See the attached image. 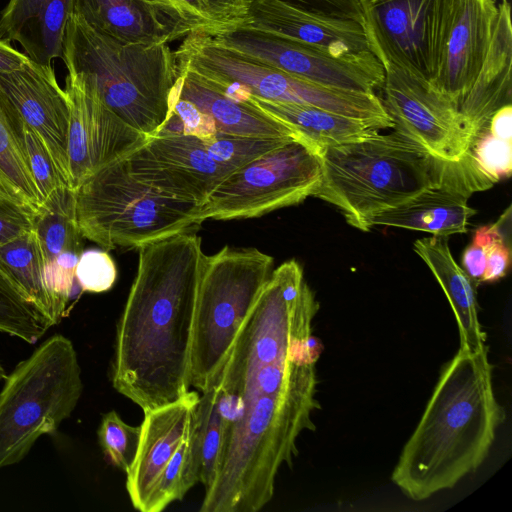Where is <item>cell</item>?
Wrapping results in <instances>:
<instances>
[{
  "instance_id": "6da1fadb",
  "label": "cell",
  "mask_w": 512,
  "mask_h": 512,
  "mask_svg": "<svg viewBox=\"0 0 512 512\" xmlns=\"http://www.w3.org/2000/svg\"><path fill=\"white\" fill-rule=\"evenodd\" d=\"M120 317L111 381L143 412L190 391V347L205 254L184 232L145 244Z\"/></svg>"
},
{
  "instance_id": "7a4b0ae2",
  "label": "cell",
  "mask_w": 512,
  "mask_h": 512,
  "mask_svg": "<svg viewBox=\"0 0 512 512\" xmlns=\"http://www.w3.org/2000/svg\"><path fill=\"white\" fill-rule=\"evenodd\" d=\"M488 347L459 348L441 369L426 408L405 443L391 480L411 500L453 488L489 454L506 419L492 383Z\"/></svg>"
},
{
  "instance_id": "3957f363",
  "label": "cell",
  "mask_w": 512,
  "mask_h": 512,
  "mask_svg": "<svg viewBox=\"0 0 512 512\" xmlns=\"http://www.w3.org/2000/svg\"><path fill=\"white\" fill-rule=\"evenodd\" d=\"M322 175L314 197L334 205L346 222L370 230L369 219L433 185H449L469 196L491 188L471 156L437 158L393 132L375 133L320 152Z\"/></svg>"
},
{
  "instance_id": "277c9868",
  "label": "cell",
  "mask_w": 512,
  "mask_h": 512,
  "mask_svg": "<svg viewBox=\"0 0 512 512\" xmlns=\"http://www.w3.org/2000/svg\"><path fill=\"white\" fill-rule=\"evenodd\" d=\"M241 409L226 429L212 483L205 489L201 512H256L273 497L283 464L297 456L296 441L315 430L316 393L239 397Z\"/></svg>"
},
{
  "instance_id": "5b68a950",
  "label": "cell",
  "mask_w": 512,
  "mask_h": 512,
  "mask_svg": "<svg viewBox=\"0 0 512 512\" xmlns=\"http://www.w3.org/2000/svg\"><path fill=\"white\" fill-rule=\"evenodd\" d=\"M62 59L69 75L86 82L113 112L147 137L167 119L181 74L176 51L168 44L122 41L73 14Z\"/></svg>"
},
{
  "instance_id": "8992f818",
  "label": "cell",
  "mask_w": 512,
  "mask_h": 512,
  "mask_svg": "<svg viewBox=\"0 0 512 512\" xmlns=\"http://www.w3.org/2000/svg\"><path fill=\"white\" fill-rule=\"evenodd\" d=\"M318 309L300 264L282 263L241 324L215 385L232 394L261 366L286 361L315 364L320 344L312 336V321Z\"/></svg>"
},
{
  "instance_id": "52a82bcc",
  "label": "cell",
  "mask_w": 512,
  "mask_h": 512,
  "mask_svg": "<svg viewBox=\"0 0 512 512\" xmlns=\"http://www.w3.org/2000/svg\"><path fill=\"white\" fill-rule=\"evenodd\" d=\"M82 236L105 250L139 248L201 225L200 206L168 197L135 179L122 159L86 178L75 190Z\"/></svg>"
},
{
  "instance_id": "ba28073f",
  "label": "cell",
  "mask_w": 512,
  "mask_h": 512,
  "mask_svg": "<svg viewBox=\"0 0 512 512\" xmlns=\"http://www.w3.org/2000/svg\"><path fill=\"white\" fill-rule=\"evenodd\" d=\"M83 391L72 341L46 339L6 376L0 391V469L19 463L43 435H54Z\"/></svg>"
},
{
  "instance_id": "9c48e42d",
  "label": "cell",
  "mask_w": 512,
  "mask_h": 512,
  "mask_svg": "<svg viewBox=\"0 0 512 512\" xmlns=\"http://www.w3.org/2000/svg\"><path fill=\"white\" fill-rule=\"evenodd\" d=\"M272 268L273 258L253 247L224 246L205 256L191 337V386L203 392L216 384L236 334Z\"/></svg>"
},
{
  "instance_id": "30bf717a",
  "label": "cell",
  "mask_w": 512,
  "mask_h": 512,
  "mask_svg": "<svg viewBox=\"0 0 512 512\" xmlns=\"http://www.w3.org/2000/svg\"><path fill=\"white\" fill-rule=\"evenodd\" d=\"M176 51L180 67L219 86L228 95L315 106L376 124L384 109L375 93H364L312 83L224 47L210 36L192 34Z\"/></svg>"
},
{
  "instance_id": "8fae6325",
  "label": "cell",
  "mask_w": 512,
  "mask_h": 512,
  "mask_svg": "<svg viewBox=\"0 0 512 512\" xmlns=\"http://www.w3.org/2000/svg\"><path fill=\"white\" fill-rule=\"evenodd\" d=\"M291 139L240 138L222 133L148 137L122 160L138 181L168 197L201 206L234 170Z\"/></svg>"
},
{
  "instance_id": "7c38bea8",
  "label": "cell",
  "mask_w": 512,
  "mask_h": 512,
  "mask_svg": "<svg viewBox=\"0 0 512 512\" xmlns=\"http://www.w3.org/2000/svg\"><path fill=\"white\" fill-rule=\"evenodd\" d=\"M320 152L303 139L286 141L230 173L200 206L202 222L263 216L315 195Z\"/></svg>"
},
{
  "instance_id": "4fadbf2b",
  "label": "cell",
  "mask_w": 512,
  "mask_h": 512,
  "mask_svg": "<svg viewBox=\"0 0 512 512\" xmlns=\"http://www.w3.org/2000/svg\"><path fill=\"white\" fill-rule=\"evenodd\" d=\"M371 52L431 83L455 0H359Z\"/></svg>"
},
{
  "instance_id": "5bb4252c",
  "label": "cell",
  "mask_w": 512,
  "mask_h": 512,
  "mask_svg": "<svg viewBox=\"0 0 512 512\" xmlns=\"http://www.w3.org/2000/svg\"><path fill=\"white\" fill-rule=\"evenodd\" d=\"M212 38L224 47L319 85L375 93L384 82L383 65L374 54L339 59L315 46L245 26Z\"/></svg>"
},
{
  "instance_id": "9a60e30c",
  "label": "cell",
  "mask_w": 512,
  "mask_h": 512,
  "mask_svg": "<svg viewBox=\"0 0 512 512\" xmlns=\"http://www.w3.org/2000/svg\"><path fill=\"white\" fill-rule=\"evenodd\" d=\"M382 65L385 77L381 102L394 132L437 158L460 160L472 137L453 104L429 82L393 64Z\"/></svg>"
},
{
  "instance_id": "2e32d148",
  "label": "cell",
  "mask_w": 512,
  "mask_h": 512,
  "mask_svg": "<svg viewBox=\"0 0 512 512\" xmlns=\"http://www.w3.org/2000/svg\"><path fill=\"white\" fill-rule=\"evenodd\" d=\"M70 105L68 166L75 190L102 167L122 159L147 140L113 112L82 79L67 75Z\"/></svg>"
},
{
  "instance_id": "e0dca14e",
  "label": "cell",
  "mask_w": 512,
  "mask_h": 512,
  "mask_svg": "<svg viewBox=\"0 0 512 512\" xmlns=\"http://www.w3.org/2000/svg\"><path fill=\"white\" fill-rule=\"evenodd\" d=\"M0 89L22 120L42 138L64 182L70 187V105L66 91L57 82L53 67L29 60L20 69L0 72Z\"/></svg>"
},
{
  "instance_id": "ac0fdd59",
  "label": "cell",
  "mask_w": 512,
  "mask_h": 512,
  "mask_svg": "<svg viewBox=\"0 0 512 512\" xmlns=\"http://www.w3.org/2000/svg\"><path fill=\"white\" fill-rule=\"evenodd\" d=\"M498 9L496 0H455L437 74L430 84L457 111L484 63Z\"/></svg>"
},
{
  "instance_id": "d6986e66",
  "label": "cell",
  "mask_w": 512,
  "mask_h": 512,
  "mask_svg": "<svg viewBox=\"0 0 512 512\" xmlns=\"http://www.w3.org/2000/svg\"><path fill=\"white\" fill-rule=\"evenodd\" d=\"M243 26L315 46L339 59L373 54L361 24L318 16L277 0H249Z\"/></svg>"
},
{
  "instance_id": "ffe728a7",
  "label": "cell",
  "mask_w": 512,
  "mask_h": 512,
  "mask_svg": "<svg viewBox=\"0 0 512 512\" xmlns=\"http://www.w3.org/2000/svg\"><path fill=\"white\" fill-rule=\"evenodd\" d=\"M199 398L198 392L189 391L144 411L136 456L126 473V489L135 509L144 512L158 476L189 431Z\"/></svg>"
},
{
  "instance_id": "44dd1931",
  "label": "cell",
  "mask_w": 512,
  "mask_h": 512,
  "mask_svg": "<svg viewBox=\"0 0 512 512\" xmlns=\"http://www.w3.org/2000/svg\"><path fill=\"white\" fill-rule=\"evenodd\" d=\"M179 68L181 74L175 94L192 102L211 117L218 133L252 139H303L291 127L264 112L249 99L231 97L208 79L186 68Z\"/></svg>"
},
{
  "instance_id": "7402d4cb",
  "label": "cell",
  "mask_w": 512,
  "mask_h": 512,
  "mask_svg": "<svg viewBox=\"0 0 512 512\" xmlns=\"http://www.w3.org/2000/svg\"><path fill=\"white\" fill-rule=\"evenodd\" d=\"M498 15L490 46L470 91L458 113L472 139L488 125L492 115L512 100V24L508 0L498 3Z\"/></svg>"
},
{
  "instance_id": "603a6c76",
  "label": "cell",
  "mask_w": 512,
  "mask_h": 512,
  "mask_svg": "<svg viewBox=\"0 0 512 512\" xmlns=\"http://www.w3.org/2000/svg\"><path fill=\"white\" fill-rule=\"evenodd\" d=\"M73 0H9L0 16V39L18 42L33 62L52 67L63 57Z\"/></svg>"
},
{
  "instance_id": "cb8c5ba5",
  "label": "cell",
  "mask_w": 512,
  "mask_h": 512,
  "mask_svg": "<svg viewBox=\"0 0 512 512\" xmlns=\"http://www.w3.org/2000/svg\"><path fill=\"white\" fill-rule=\"evenodd\" d=\"M469 195L449 185L429 186L401 203L369 219L373 226L396 227L448 237L465 233L476 210L468 206Z\"/></svg>"
},
{
  "instance_id": "d4e9b609",
  "label": "cell",
  "mask_w": 512,
  "mask_h": 512,
  "mask_svg": "<svg viewBox=\"0 0 512 512\" xmlns=\"http://www.w3.org/2000/svg\"><path fill=\"white\" fill-rule=\"evenodd\" d=\"M416 254L425 262L443 289L457 321L460 348L479 351L486 346V333L477 314L473 283L454 260L447 237H425L413 244Z\"/></svg>"
},
{
  "instance_id": "484cf974",
  "label": "cell",
  "mask_w": 512,
  "mask_h": 512,
  "mask_svg": "<svg viewBox=\"0 0 512 512\" xmlns=\"http://www.w3.org/2000/svg\"><path fill=\"white\" fill-rule=\"evenodd\" d=\"M73 14L95 30L122 41L157 45L176 40L148 0H73Z\"/></svg>"
},
{
  "instance_id": "4316f807",
  "label": "cell",
  "mask_w": 512,
  "mask_h": 512,
  "mask_svg": "<svg viewBox=\"0 0 512 512\" xmlns=\"http://www.w3.org/2000/svg\"><path fill=\"white\" fill-rule=\"evenodd\" d=\"M249 100L291 127L319 152L325 148L362 140L379 132L365 121L315 106L273 102L253 96Z\"/></svg>"
},
{
  "instance_id": "83f0119b",
  "label": "cell",
  "mask_w": 512,
  "mask_h": 512,
  "mask_svg": "<svg viewBox=\"0 0 512 512\" xmlns=\"http://www.w3.org/2000/svg\"><path fill=\"white\" fill-rule=\"evenodd\" d=\"M173 31L215 37L248 21L249 0H148Z\"/></svg>"
},
{
  "instance_id": "f1b7e54d",
  "label": "cell",
  "mask_w": 512,
  "mask_h": 512,
  "mask_svg": "<svg viewBox=\"0 0 512 512\" xmlns=\"http://www.w3.org/2000/svg\"><path fill=\"white\" fill-rule=\"evenodd\" d=\"M0 191L37 211L40 197L22 135V118L0 89Z\"/></svg>"
},
{
  "instance_id": "f546056e",
  "label": "cell",
  "mask_w": 512,
  "mask_h": 512,
  "mask_svg": "<svg viewBox=\"0 0 512 512\" xmlns=\"http://www.w3.org/2000/svg\"><path fill=\"white\" fill-rule=\"evenodd\" d=\"M0 271L50 320L58 324L44 284V259L33 230L0 244Z\"/></svg>"
},
{
  "instance_id": "4dcf8cb0",
  "label": "cell",
  "mask_w": 512,
  "mask_h": 512,
  "mask_svg": "<svg viewBox=\"0 0 512 512\" xmlns=\"http://www.w3.org/2000/svg\"><path fill=\"white\" fill-rule=\"evenodd\" d=\"M32 230L44 265L63 252L81 254L84 237L76 220L74 190L61 187L51 193L34 213Z\"/></svg>"
},
{
  "instance_id": "1f68e13d",
  "label": "cell",
  "mask_w": 512,
  "mask_h": 512,
  "mask_svg": "<svg viewBox=\"0 0 512 512\" xmlns=\"http://www.w3.org/2000/svg\"><path fill=\"white\" fill-rule=\"evenodd\" d=\"M195 437L194 414L188 433L158 476L144 512L163 511L199 482Z\"/></svg>"
},
{
  "instance_id": "d6a6232c",
  "label": "cell",
  "mask_w": 512,
  "mask_h": 512,
  "mask_svg": "<svg viewBox=\"0 0 512 512\" xmlns=\"http://www.w3.org/2000/svg\"><path fill=\"white\" fill-rule=\"evenodd\" d=\"M229 424L219 407L216 386L203 391L195 410V443L199 482L205 489L215 477Z\"/></svg>"
},
{
  "instance_id": "836d02e7",
  "label": "cell",
  "mask_w": 512,
  "mask_h": 512,
  "mask_svg": "<svg viewBox=\"0 0 512 512\" xmlns=\"http://www.w3.org/2000/svg\"><path fill=\"white\" fill-rule=\"evenodd\" d=\"M52 326L42 311L0 271V331L35 344Z\"/></svg>"
},
{
  "instance_id": "e575fe53",
  "label": "cell",
  "mask_w": 512,
  "mask_h": 512,
  "mask_svg": "<svg viewBox=\"0 0 512 512\" xmlns=\"http://www.w3.org/2000/svg\"><path fill=\"white\" fill-rule=\"evenodd\" d=\"M140 426H132L112 410L102 416L98 441L110 464L127 473L136 456Z\"/></svg>"
},
{
  "instance_id": "d590c367",
  "label": "cell",
  "mask_w": 512,
  "mask_h": 512,
  "mask_svg": "<svg viewBox=\"0 0 512 512\" xmlns=\"http://www.w3.org/2000/svg\"><path fill=\"white\" fill-rule=\"evenodd\" d=\"M480 171L494 184L511 175L512 141L499 139L481 128L467 150Z\"/></svg>"
},
{
  "instance_id": "8d00e7d4",
  "label": "cell",
  "mask_w": 512,
  "mask_h": 512,
  "mask_svg": "<svg viewBox=\"0 0 512 512\" xmlns=\"http://www.w3.org/2000/svg\"><path fill=\"white\" fill-rule=\"evenodd\" d=\"M22 135L27 160L39 193L41 204L55 190L68 186L64 182L42 138L23 120Z\"/></svg>"
},
{
  "instance_id": "74e56055",
  "label": "cell",
  "mask_w": 512,
  "mask_h": 512,
  "mask_svg": "<svg viewBox=\"0 0 512 512\" xmlns=\"http://www.w3.org/2000/svg\"><path fill=\"white\" fill-rule=\"evenodd\" d=\"M217 133L218 131L211 117L202 112L192 102L178 97L174 91L169 115L152 137L178 135L209 137Z\"/></svg>"
},
{
  "instance_id": "f35d334b",
  "label": "cell",
  "mask_w": 512,
  "mask_h": 512,
  "mask_svg": "<svg viewBox=\"0 0 512 512\" xmlns=\"http://www.w3.org/2000/svg\"><path fill=\"white\" fill-rule=\"evenodd\" d=\"M80 254L67 251L44 265V284L52 300L58 322L66 316V308L76 281L75 269Z\"/></svg>"
},
{
  "instance_id": "ab89813d",
  "label": "cell",
  "mask_w": 512,
  "mask_h": 512,
  "mask_svg": "<svg viewBox=\"0 0 512 512\" xmlns=\"http://www.w3.org/2000/svg\"><path fill=\"white\" fill-rule=\"evenodd\" d=\"M75 277L81 291L101 293L112 288L117 278V269L106 251L89 249L80 254Z\"/></svg>"
},
{
  "instance_id": "60d3db41",
  "label": "cell",
  "mask_w": 512,
  "mask_h": 512,
  "mask_svg": "<svg viewBox=\"0 0 512 512\" xmlns=\"http://www.w3.org/2000/svg\"><path fill=\"white\" fill-rule=\"evenodd\" d=\"M293 8L334 19L352 20L364 27L359 0H277Z\"/></svg>"
},
{
  "instance_id": "b9f144b4",
  "label": "cell",
  "mask_w": 512,
  "mask_h": 512,
  "mask_svg": "<svg viewBox=\"0 0 512 512\" xmlns=\"http://www.w3.org/2000/svg\"><path fill=\"white\" fill-rule=\"evenodd\" d=\"M35 212L0 191V244L32 230Z\"/></svg>"
},
{
  "instance_id": "7bdbcfd3",
  "label": "cell",
  "mask_w": 512,
  "mask_h": 512,
  "mask_svg": "<svg viewBox=\"0 0 512 512\" xmlns=\"http://www.w3.org/2000/svg\"><path fill=\"white\" fill-rule=\"evenodd\" d=\"M497 224H491L479 227L472 238L469 246L462 255V268L476 285L482 283L486 267L487 246L490 243Z\"/></svg>"
},
{
  "instance_id": "ee69618b",
  "label": "cell",
  "mask_w": 512,
  "mask_h": 512,
  "mask_svg": "<svg viewBox=\"0 0 512 512\" xmlns=\"http://www.w3.org/2000/svg\"><path fill=\"white\" fill-rule=\"evenodd\" d=\"M497 229L487 246L486 267L482 278L483 282H495L503 278L510 266V248L504 240L500 231L499 223Z\"/></svg>"
},
{
  "instance_id": "f6af8a7d",
  "label": "cell",
  "mask_w": 512,
  "mask_h": 512,
  "mask_svg": "<svg viewBox=\"0 0 512 512\" xmlns=\"http://www.w3.org/2000/svg\"><path fill=\"white\" fill-rule=\"evenodd\" d=\"M488 130L499 139L512 141V104L503 106L492 115Z\"/></svg>"
},
{
  "instance_id": "bcb514c9",
  "label": "cell",
  "mask_w": 512,
  "mask_h": 512,
  "mask_svg": "<svg viewBox=\"0 0 512 512\" xmlns=\"http://www.w3.org/2000/svg\"><path fill=\"white\" fill-rule=\"evenodd\" d=\"M30 59L10 45V42L0 39V72H8L22 68Z\"/></svg>"
},
{
  "instance_id": "7dc6e473",
  "label": "cell",
  "mask_w": 512,
  "mask_h": 512,
  "mask_svg": "<svg viewBox=\"0 0 512 512\" xmlns=\"http://www.w3.org/2000/svg\"><path fill=\"white\" fill-rule=\"evenodd\" d=\"M6 372H5V369L4 367L2 366V364L0 363V380L2 379H5L6 378Z\"/></svg>"
}]
</instances>
